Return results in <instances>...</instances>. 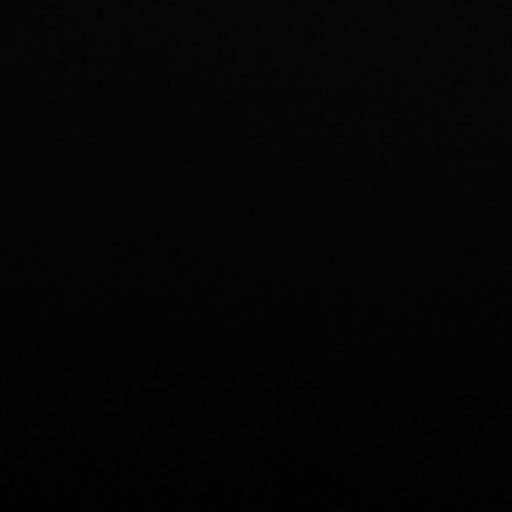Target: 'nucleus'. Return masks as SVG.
<instances>
[]
</instances>
